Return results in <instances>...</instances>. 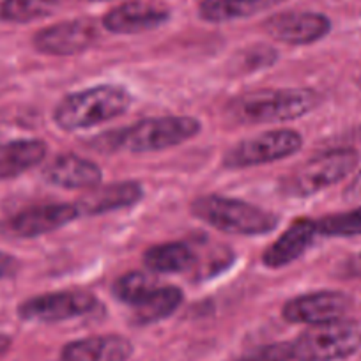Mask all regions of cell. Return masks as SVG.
Masks as SVG:
<instances>
[{
    "mask_svg": "<svg viewBox=\"0 0 361 361\" xmlns=\"http://www.w3.org/2000/svg\"><path fill=\"white\" fill-rule=\"evenodd\" d=\"M321 96L308 87L260 89L228 103V114L241 124H276L296 121L315 110Z\"/></svg>",
    "mask_w": 361,
    "mask_h": 361,
    "instance_id": "cell-1",
    "label": "cell"
},
{
    "mask_svg": "<svg viewBox=\"0 0 361 361\" xmlns=\"http://www.w3.org/2000/svg\"><path fill=\"white\" fill-rule=\"evenodd\" d=\"M133 96L123 85L102 83L64 96L54 110L61 130L80 131L119 119L130 110Z\"/></svg>",
    "mask_w": 361,
    "mask_h": 361,
    "instance_id": "cell-2",
    "label": "cell"
},
{
    "mask_svg": "<svg viewBox=\"0 0 361 361\" xmlns=\"http://www.w3.org/2000/svg\"><path fill=\"white\" fill-rule=\"evenodd\" d=\"M192 214L225 234L264 235L279 227V216L255 204L224 195H202L192 202Z\"/></svg>",
    "mask_w": 361,
    "mask_h": 361,
    "instance_id": "cell-3",
    "label": "cell"
},
{
    "mask_svg": "<svg viewBox=\"0 0 361 361\" xmlns=\"http://www.w3.org/2000/svg\"><path fill=\"white\" fill-rule=\"evenodd\" d=\"M202 124L188 116L151 117L135 123L124 130L106 135L109 149H124L130 152H158L192 140L200 133Z\"/></svg>",
    "mask_w": 361,
    "mask_h": 361,
    "instance_id": "cell-4",
    "label": "cell"
},
{
    "mask_svg": "<svg viewBox=\"0 0 361 361\" xmlns=\"http://www.w3.org/2000/svg\"><path fill=\"white\" fill-rule=\"evenodd\" d=\"M361 349V322L350 319L308 326L290 342L293 361H342Z\"/></svg>",
    "mask_w": 361,
    "mask_h": 361,
    "instance_id": "cell-5",
    "label": "cell"
},
{
    "mask_svg": "<svg viewBox=\"0 0 361 361\" xmlns=\"http://www.w3.org/2000/svg\"><path fill=\"white\" fill-rule=\"evenodd\" d=\"M360 163L354 149H333L314 156L286 179V192L293 197H312L345 179Z\"/></svg>",
    "mask_w": 361,
    "mask_h": 361,
    "instance_id": "cell-6",
    "label": "cell"
},
{
    "mask_svg": "<svg viewBox=\"0 0 361 361\" xmlns=\"http://www.w3.org/2000/svg\"><path fill=\"white\" fill-rule=\"evenodd\" d=\"M303 147V137L290 128H279L241 140L224 156L227 169H250L294 156Z\"/></svg>",
    "mask_w": 361,
    "mask_h": 361,
    "instance_id": "cell-7",
    "label": "cell"
},
{
    "mask_svg": "<svg viewBox=\"0 0 361 361\" xmlns=\"http://www.w3.org/2000/svg\"><path fill=\"white\" fill-rule=\"evenodd\" d=\"M98 300L90 293L83 290H61L30 298L18 307V317L29 322H51L69 321L82 317L94 310Z\"/></svg>",
    "mask_w": 361,
    "mask_h": 361,
    "instance_id": "cell-8",
    "label": "cell"
},
{
    "mask_svg": "<svg viewBox=\"0 0 361 361\" xmlns=\"http://www.w3.org/2000/svg\"><path fill=\"white\" fill-rule=\"evenodd\" d=\"M99 37L98 25L89 18L68 20L34 34L32 44L39 54L71 57L87 51Z\"/></svg>",
    "mask_w": 361,
    "mask_h": 361,
    "instance_id": "cell-9",
    "label": "cell"
},
{
    "mask_svg": "<svg viewBox=\"0 0 361 361\" xmlns=\"http://www.w3.org/2000/svg\"><path fill=\"white\" fill-rule=\"evenodd\" d=\"M264 30L280 43L307 47L324 39L331 32V20L314 11L276 13L264 22Z\"/></svg>",
    "mask_w": 361,
    "mask_h": 361,
    "instance_id": "cell-10",
    "label": "cell"
},
{
    "mask_svg": "<svg viewBox=\"0 0 361 361\" xmlns=\"http://www.w3.org/2000/svg\"><path fill=\"white\" fill-rule=\"evenodd\" d=\"M353 307V298L340 290H317L301 294L283 305L282 315L290 324H322L343 319Z\"/></svg>",
    "mask_w": 361,
    "mask_h": 361,
    "instance_id": "cell-11",
    "label": "cell"
},
{
    "mask_svg": "<svg viewBox=\"0 0 361 361\" xmlns=\"http://www.w3.org/2000/svg\"><path fill=\"white\" fill-rule=\"evenodd\" d=\"M78 216L75 204H43L13 214L2 224V232L11 238L34 239L66 227Z\"/></svg>",
    "mask_w": 361,
    "mask_h": 361,
    "instance_id": "cell-12",
    "label": "cell"
},
{
    "mask_svg": "<svg viewBox=\"0 0 361 361\" xmlns=\"http://www.w3.org/2000/svg\"><path fill=\"white\" fill-rule=\"evenodd\" d=\"M48 185L62 190H90L102 185L103 172L94 161L78 154H59L43 169Z\"/></svg>",
    "mask_w": 361,
    "mask_h": 361,
    "instance_id": "cell-13",
    "label": "cell"
},
{
    "mask_svg": "<svg viewBox=\"0 0 361 361\" xmlns=\"http://www.w3.org/2000/svg\"><path fill=\"white\" fill-rule=\"evenodd\" d=\"M142 197H144V186L138 180H117L110 185L90 188L75 206L80 216H102L135 206L140 202Z\"/></svg>",
    "mask_w": 361,
    "mask_h": 361,
    "instance_id": "cell-14",
    "label": "cell"
},
{
    "mask_svg": "<svg viewBox=\"0 0 361 361\" xmlns=\"http://www.w3.org/2000/svg\"><path fill=\"white\" fill-rule=\"evenodd\" d=\"M319 235L315 220L300 218L282 232L275 243H271L262 253V264L269 269H280L300 257H303Z\"/></svg>",
    "mask_w": 361,
    "mask_h": 361,
    "instance_id": "cell-15",
    "label": "cell"
},
{
    "mask_svg": "<svg viewBox=\"0 0 361 361\" xmlns=\"http://www.w3.org/2000/svg\"><path fill=\"white\" fill-rule=\"evenodd\" d=\"M170 13L145 2H126L103 16V27L119 36H131L154 30L169 22Z\"/></svg>",
    "mask_w": 361,
    "mask_h": 361,
    "instance_id": "cell-16",
    "label": "cell"
},
{
    "mask_svg": "<svg viewBox=\"0 0 361 361\" xmlns=\"http://www.w3.org/2000/svg\"><path fill=\"white\" fill-rule=\"evenodd\" d=\"M135 345L121 335H98L73 340L61 350V361H130Z\"/></svg>",
    "mask_w": 361,
    "mask_h": 361,
    "instance_id": "cell-17",
    "label": "cell"
},
{
    "mask_svg": "<svg viewBox=\"0 0 361 361\" xmlns=\"http://www.w3.org/2000/svg\"><path fill=\"white\" fill-rule=\"evenodd\" d=\"M48 145L39 138H22L0 145V180L15 179L27 170L41 165Z\"/></svg>",
    "mask_w": 361,
    "mask_h": 361,
    "instance_id": "cell-18",
    "label": "cell"
},
{
    "mask_svg": "<svg viewBox=\"0 0 361 361\" xmlns=\"http://www.w3.org/2000/svg\"><path fill=\"white\" fill-rule=\"evenodd\" d=\"M287 0H202L199 16L209 23H228L260 15Z\"/></svg>",
    "mask_w": 361,
    "mask_h": 361,
    "instance_id": "cell-19",
    "label": "cell"
},
{
    "mask_svg": "<svg viewBox=\"0 0 361 361\" xmlns=\"http://www.w3.org/2000/svg\"><path fill=\"white\" fill-rule=\"evenodd\" d=\"M144 264L149 271L159 275L185 273L195 266V252L186 243H161L144 253Z\"/></svg>",
    "mask_w": 361,
    "mask_h": 361,
    "instance_id": "cell-20",
    "label": "cell"
},
{
    "mask_svg": "<svg viewBox=\"0 0 361 361\" xmlns=\"http://www.w3.org/2000/svg\"><path fill=\"white\" fill-rule=\"evenodd\" d=\"M185 296L176 286H158L144 300L133 307V322L138 326L156 324L170 317L179 308Z\"/></svg>",
    "mask_w": 361,
    "mask_h": 361,
    "instance_id": "cell-21",
    "label": "cell"
},
{
    "mask_svg": "<svg viewBox=\"0 0 361 361\" xmlns=\"http://www.w3.org/2000/svg\"><path fill=\"white\" fill-rule=\"evenodd\" d=\"M64 0H4L0 4V20L8 23H30L48 18L61 9Z\"/></svg>",
    "mask_w": 361,
    "mask_h": 361,
    "instance_id": "cell-22",
    "label": "cell"
},
{
    "mask_svg": "<svg viewBox=\"0 0 361 361\" xmlns=\"http://www.w3.org/2000/svg\"><path fill=\"white\" fill-rule=\"evenodd\" d=\"M156 287H158L156 279L145 275L142 271H131V273H126L116 280L112 290L117 300L130 305V307H135Z\"/></svg>",
    "mask_w": 361,
    "mask_h": 361,
    "instance_id": "cell-23",
    "label": "cell"
},
{
    "mask_svg": "<svg viewBox=\"0 0 361 361\" xmlns=\"http://www.w3.org/2000/svg\"><path fill=\"white\" fill-rule=\"evenodd\" d=\"M319 235L324 238H356L361 235V206L345 213L328 214L315 220Z\"/></svg>",
    "mask_w": 361,
    "mask_h": 361,
    "instance_id": "cell-24",
    "label": "cell"
},
{
    "mask_svg": "<svg viewBox=\"0 0 361 361\" xmlns=\"http://www.w3.org/2000/svg\"><path fill=\"white\" fill-rule=\"evenodd\" d=\"M235 361H293L290 342H275L257 347Z\"/></svg>",
    "mask_w": 361,
    "mask_h": 361,
    "instance_id": "cell-25",
    "label": "cell"
},
{
    "mask_svg": "<svg viewBox=\"0 0 361 361\" xmlns=\"http://www.w3.org/2000/svg\"><path fill=\"white\" fill-rule=\"evenodd\" d=\"M336 275L343 280H361V252L353 253L338 264Z\"/></svg>",
    "mask_w": 361,
    "mask_h": 361,
    "instance_id": "cell-26",
    "label": "cell"
},
{
    "mask_svg": "<svg viewBox=\"0 0 361 361\" xmlns=\"http://www.w3.org/2000/svg\"><path fill=\"white\" fill-rule=\"evenodd\" d=\"M20 264L18 260L13 255H8V253L0 252V280L11 279V276L16 275Z\"/></svg>",
    "mask_w": 361,
    "mask_h": 361,
    "instance_id": "cell-27",
    "label": "cell"
},
{
    "mask_svg": "<svg viewBox=\"0 0 361 361\" xmlns=\"http://www.w3.org/2000/svg\"><path fill=\"white\" fill-rule=\"evenodd\" d=\"M11 343H13L11 336L4 335V333H0V356L8 353L9 347H11Z\"/></svg>",
    "mask_w": 361,
    "mask_h": 361,
    "instance_id": "cell-28",
    "label": "cell"
},
{
    "mask_svg": "<svg viewBox=\"0 0 361 361\" xmlns=\"http://www.w3.org/2000/svg\"><path fill=\"white\" fill-rule=\"evenodd\" d=\"M98 2H105V0H98Z\"/></svg>",
    "mask_w": 361,
    "mask_h": 361,
    "instance_id": "cell-29",
    "label": "cell"
}]
</instances>
